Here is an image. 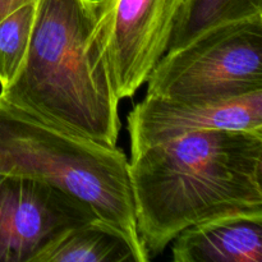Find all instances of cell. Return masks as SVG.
I'll use <instances>...</instances> for the list:
<instances>
[{
    "label": "cell",
    "instance_id": "6da1fadb",
    "mask_svg": "<svg viewBox=\"0 0 262 262\" xmlns=\"http://www.w3.org/2000/svg\"><path fill=\"white\" fill-rule=\"evenodd\" d=\"M136 224L148 257L187 228L262 215V132L209 129L130 156Z\"/></svg>",
    "mask_w": 262,
    "mask_h": 262
},
{
    "label": "cell",
    "instance_id": "7a4b0ae2",
    "mask_svg": "<svg viewBox=\"0 0 262 262\" xmlns=\"http://www.w3.org/2000/svg\"><path fill=\"white\" fill-rule=\"evenodd\" d=\"M0 99L50 124L115 147L119 97L100 0H36L30 43Z\"/></svg>",
    "mask_w": 262,
    "mask_h": 262
},
{
    "label": "cell",
    "instance_id": "3957f363",
    "mask_svg": "<svg viewBox=\"0 0 262 262\" xmlns=\"http://www.w3.org/2000/svg\"><path fill=\"white\" fill-rule=\"evenodd\" d=\"M0 174L50 184L84 202L100 222L150 261L137 232L129 160L110 147L50 124L0 99Z\"/></svg>",
    "mask_w": 262,
    "mask_h": 262
},
{
    "label": "cell",
    "instance_id": "277c9868",
    "mask_svg": "<svg viewBox=\"0 0 262 262\" xmlns=\"http://www.w3.org/2000/svg\"><path fill=\"white\" fill-rule=\"evenodd\" d=\"M147 96L219 101L262 91V15L205 31L159 60Z\"/></svg>",
    "mask_w": 262,
    "mask_h": 262
},
{
    "label": "cell",
    "instance_id": "5b68a950",
    "mask_svg": "<svg viewBox=\"0 0 262 262\" xmlns=\"http://www.w3.org/2000/svg\"><path fill=\"white\" fill-rule=\"evenodd\" d=\"M99 220L91 207L50 184L0 174V262H38L56 241Z\"/></svg>",
    "mask_w": 262,
    "mask_h": 262
},
{
    "label": "cell",
    "instance_id": "8992f818",
    "mask_svg": "<svg viewBox=\"0 0 262 262\" xmlns=\"http://www.w3.org/2000/svg\"><path fill=\"white\" fill-rule=\"evenodd\" d=\"M184 0H100L105 46L119 100L132 97L165 55Z\"/></svg>",
    "mask_w": 262,
    "mask_h": 262
},
{
    "label": "cell",
    "instance_id": "52a82bcc",
    "mask_svg": "<svg viewBox=\"0 0 262 262\" xmlns=\"http://www.w3.org/2000/svg\"><path fill=\"white\" fill-rule=\"evenodd\" d=\"M130 156L189 133L209 129L262 132V91L219 101L147 96L128 114Z\"/></svg>",
    "mask_w": 262,
    "mask_h": 262
},
{
    "label": "cell",
    "instance_id": "ba28073f",
    "mask_svg": "<svg viewBox=\"0 0 262 262\" xmlns=\"http://www.w3.org/2000/svg\"><path fill=\"white\" fill-rule=\"evenodd\" d=\"M174 262H262V215L215 217L171 241Z\"/></svg>",
    "mask_w": 262,
    "mask_h": 262
},
{
    "label": "cell",
    "instance_id": "9c48e42d",
    "mask_svg": "<svg viewBox=\"0 0 262 262\" xmlns=\"http://www.w3.org/2000/svg\"><path fill=\"white\" fill-rule=\"evenodd\" d=\"M38 262H140V258L119 232L92 220L67 232Z\"/></svg>",
    "mask_w": 262,
    "mask_h": 262
},
{
    "label": "cell",
    "instance_id": "30bf717a",
    "mask_svg": "<svg viewBox=\"0 0 262 262\" xmlns=\"http://www.w3.org/2000/svg\"><path fill=\"white\" fill-rule=\"evenodd\" d=\"M261 15L262 0H184L166 53L181 49L210 28Z\"/></svg>",
    "mask_w": 262,
    "mask_h": 262
},
{
    "label": "cell",
    "instance_id": "8fae6325",
    "mask_svg": "<svg viewBox=\"0 0 262 262\" xmlns=\"http://www.w3.org/2000/svg\"><path fill=\"white\" fill-rule=\"evenodd\" d=\"M36 0L20 5L0 20V87L14 77L30 43Z\"/></svg>",
    "mask_w": 262,
    "mask_h": 262
},
{
    "label": "cell",
    "instance_id": "7c38bea8",
    "mask_svg": "<svg viewBox=\"0 0 262 262\" xmlns=\"http://www.w3.org/2000/svg\"><path fill=\"white\" fill-rule=\"evenodd\" d=\"M28 2H31V0H0V20L7 17L9 13H12L13 10Z\"/></svg>",
    "mask_w": 262,
    "mask_h": 262
}]
</instances>
